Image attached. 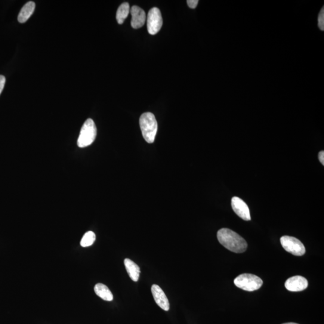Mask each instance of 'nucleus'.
<instances>
[{
    "mask_svg": "<svg viewBox=\"0 0 324 324\" xmlns=\"http://www.w3.org/2000/svg\"><path fill=\"white\" fill-rule=\"evenodd\" d=\"M217 237L222 246L237 254L245 252L248 248V243L243 237L228 228H222L219 230Z\"/></svg>",
    "mask_w": 324,
    "mask_h": 324,
    "instance_id": "1",
    "label": "nucleus"
},
{
    "mask_svg": "<svg viewBox=\"0 0 324 324\" xmlns=\"http://www.w3.org/2000/svg\"><path fill=\"white\" fill-rule=\"evenodd\" d=\"M140 125L143 137L148 143H153L157 132V122L154 114L144 113L140 117Z\"/></svg>",
    "mask_w": 324,
    "mask_h": 324,
    "instance_id": "2",
    "label": "nucleus"
},
{
    "mask_svg": "<svg viewBox=\"0 0 324 324\" xmlns=\"http://www.w3.org/2000/svg\"><path fill=\"white\" fill-rule=\"evenodd\" d=\"M97 135V128L95 123L91 119L86 120L80 132L78 146L84 148L90 146L93 143Z\"/></svg>",
    "mask_w": 324,
    "mask_h": 324,
    "instance_id": "3",
    "label": "nucleus"
},
{
    "mask_svg": "<svg viewBox=\"0 0 324 324\" xmlns=\"http://www.w3.org/2000/svg\"><path fill=\"white\" fill-rule=\"evenodd\" d=\"M234 284L238 288L252 292L260 288L263 281L254 274L245 273L236 277Z\"/></svg>",
    "mask_w": 324,
    "mask_h": 324,
    "instance_id": "4",
    "label": "nucleus"
},
{
    "mask_svg": "<svg viewBox=\"0 0 324 324\" xmlns=\"http://www.w3.org/2000/svg\"><path fill=\"white\" fill-rule=\"evenodd\" d=\"M280 243L283 249L290 254L295 256H302L305 254L303 244L295 237L283 236L281 237Z\"/></svg>",
    "mask_w": 324,
    "mask_h": 324,
    "instance_id": "5",
    "label": "nucleus"
},
{
    "mask_svg": "<svg viewBox=\"0 0 324 324\" xmlns=\"http://www.w3.org/2000/svg\"><path fill=\"white\" fill-rule=\"evenodd\" d=\"M163 19L159 9L153 8L151 9L147 17V30L151 35H155L162 27Z\"/></svg>",
    "mask_w": 324,
    "mask_h": 324,
    "instance_id": "6",
    "label": "nucleus"
},
{
    "mask_svg": "<svg viewBox=\"0 0 324 324\" xmlns=\"http://www.w3.org/2000/svg\"><path fill=\"white\" fill-rule=\"evenodd\" d=\"M231 205L234 212L244 221L251 220V214L248 205L239 197H233L231 200Z\"/></svg>",
    "mask_w": 324,
    "mask_h": 324,
    "instance_id": "7",
    "label": "nucleus"
},
{
    "mask_svg": "<svg viewBox=\"0 0 324 324\" xmlns=\"http://www.w3.org/2000/svg\"><path fill=\"white\" fill-rule=\"evenodd\" d=\"M285 288L289 291L299 292L303 291L308 286V282L306 279L300 276H296L290 277L286 281Z\"/></svg>",
    "mask_w": 324,
    "mask_h": 324,
    "instance_id": "8",
    "label": "nucleus"
},
{
    "mask_svg": "<svg viewBox=\"0 0 324 324\" xmlns=\"http://www.w3.org/2000/svg\"><path fill=\"white\" fill-rule=\"evenodd\" d=\"M132 15L131 26L135 29L143 27L146 21V12L138 6H134L130 11Z\"/></svg>",
    "mask_w": 324,
    "mask_h": 324,
    "instance_id": "9",
    "label": "nucleus"
},
{
    "mask_svg": "<svg viewBox=\"0 0 324 324\" xmlns=\"http://www.w3.org/2000/svg\"><path fill=\"white\" fill-rule=\"evenodd\" d=\"M151 292L156 304L165 311H168L170 305L167 297L159 285H153L151 286Z\"/></svg>",
    "mask_w": 324,
    "mask_h": 324,
    "instance_id": "10",
    "label": "nucleus"
},
{
    "mask_svg": "<svg viewBox=\"0 0 324 324\" xmlns=\"http://www.w3.org/2000/svg\"><path fill=\"white\" fill-rule=\"evenodd\" d=\"M124 262L126 271H127L129 277L134 282H138L141 273L140 267L128 258L125 259Z\"/></svg>",
    "mask_w": 324,
    "mask_h": 324,
    "instance_id": "11",
    "label": "nucleus"
},
{
    "mask_svg": "<svg viewBox=\"0 0 324 324\" xmlns=\"http://www.w3.org/2000/svg\"><path fill=\"white\" fill-rule=\"evenodd\" d=\"M36 7L35 3L33 2H29L26 3L22 8L19 15H18V20L20 23H24L32 16Z\"/></svg>",
    "mask_w": 324,
    "mask_h": 324,
    "instance_id": "12",
    "label": "nucleus"
},
{
    "mask_svg": "<svg viewBox=\"0 0 324 324\" xmlns=\"http://www.w3.org/2000/svg\"><path fill=\"white\" fill-rule=\"evenodd\" d=\"M94 291L98 297L104 301H111L113 300V295L107 287L102 283H97L94 286Z\"/></svg>",
    "mask_w": 324,
    "mask_h": 324,
    "instance_id": "13",
    "label": "nucleus"
},
{
    "mask_svg": "<svg viewBox=\"0 0 324 324\" xmlns=\"http://www.w3.org/2000/svg\"><path fill=\"white\" fill-rule=\"evenodd\" d=\"M130 13V5L128 3H123L117 10L116 19L119 24H123Z\"/></svg>",
    "mask_w": 324,
    "mask_h": 324,
    "instance_id": "14",
    "label": "nucleus"
},
{
    "mask_svg": "<svg viewBox=\"0 0 324 324\" xmlns=\"http://www.w3.org/2000/svg\"><path fill=\"white\" fill-rule=\"evenodd\" d=\"M95 240V235L92 231H88L83 236L81 241V246L83 248L90 246L93 244Z\"/></svg>",
    "mask_w": 324,
    "mask_h": 324,
    "instance_id": "15",
    "label": "nucleus"
},
{
    "mask_svg": "<svg viewBox=\"0 0 324 324\" xmlns=\"http://www.w3.org/2000/svg\"><path fill=\"white\" fill-rule=\"evenodd\" d=\"M318 27L321 31L324 30V8L322 7L318 15Z\"/></svg>",
    "mask_w": 324,
    "mask_h": 324,
    "instance_id": "16",
    "label": "nucleus"
},
{
    "mask_svg": "<svg viewBox=\"0 0 324 324\" xmlns=\"http://www.w3.org/2000/svg\"><path fill=\"white\" fill-rule=\"evenodd\" d=\"M198 0H187V4L190 9H195L198 5Z\"/></svg>",
    "mask_w": 324,
    "mask_h": 324,
    "instance_id": "17",
    "label": "nucleus"
},
{
    "mask_svg": "<svg viewBox=\"0 0 324 324\" xmlns=\"http://www.w3.org/2000/svg\"><path fill=\"white\" fill-rule=\"evenodd\" d=\"M5 83H6L5 76L3 75H0V94H2V92L3 90V88H4L5 87Z\"/></svg>",
    "mask_w": 324,
    "mask_h": 324,
    "instance_id": "18",
    "label": "nucleus"
},
{
    "mask_svg": "<svg viewBox=\"0 0 324 324\" xmlns=\"http://www.w3.org/2000/svg\"><path fill=\"white\" fill-rule=\"evenodd\" d=\"M318 158L320 163H322V165H324V151H320L318 154Z\"/></svg>",
    "mask_w": 324,
    "mask_h": 324,
    "instance_id": "19",
    "label": "nucleus"
},
{
    "mask_svg": "<svg viewBox=\"0 0 324 324\" xmlns=\"http://www.w3.org/2000/svg\"><path fill=\"white\" fill-rule=\"evenodd\" d=\"M283 324H298V323L290 322V323H283Z\"/></svg>",
    "mask_w": 324,
    "mask_h": 324,
    "instance_id": "20",
    "label": "nucleus"
}]
</instances>
